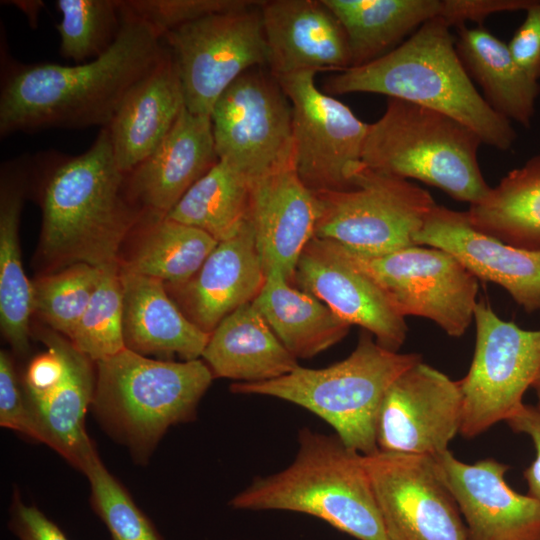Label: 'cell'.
Instances as JSON below:
<instances>
[{
    "label": "cell",
    "instance_id": "83f0119b",
    "mask_svg": "<svg viewBox=\"0 0 540 540\" xmlns=\"http://www.w3.org/2000/svg\"><path fill=\"white\" fill-rule=\"evenodd\" d=\"M457 32L458 55L489 106L510 122L529 127L540 93L539 82L519 65L508 43L484 26L464 24Z\"/></svg>",
    "mask_w": 540,
    "mask_h": 540
},
{
    "label": "cell",
    "instance_id": "f546056e",
    "mask_svg": "<svg viewBox=\"0 0 540 540\" xmlns=\"http://www.w3.org/2000/svg\"><path fill=\"white\" fill-rule=\"evenodd\" d=\"M253 304L296 359H309L340 342L350 325L279 272L266 275Z\"/></svg>",
    "mask_w": 540,
    "mask_h": 540
},
{
    "label": "cell",
    "instance_id": "b9f144b4",
    "mask_svg": "<svg viewBox=\"0 0 540 540\" xmlns=\"http://www.w3.org/2000/svg\"><path fill=\"white\" fill-rule=\"evenodd\" d=\"M506 423L517 433L528 435L535 447L536 456L524 471L528 494L540 502V407L523 404Z\"/></svg>",
    "mask_w": 540,
    "mask_h": 540
},
{
    "label": "cell",
    "instance_id": "603a6c76",
    "mask_svg": "<svg viewBox=\"0 0 540 540\" xmlns=\"http://www.w3.org/2000/svg\"><path fill=\"white\" fill-rule=\"evenodd\" d=\"M39 337L56 347L63 361V372L49 388L24 393L25 398L40 442L79 470L94 447L85 428V416L93 403L96 387L92 360L54 330H41Z\"/></svg>",
    "mask_w": 540,
    "mask_h": 540
},
{
    "label": "cell",
    "instance_id": "d4e9b609",
    "mask_svg": "<svg viewBox=\"0 0 540 540\" xmlns=\"http://www.w3.org/2000/svg\"><path fill=\"white\" fill-rule=\"evenodd\" d=\"M120 275L125 348L143 356L200 359L210 334L186 317L169 296L165 283L121 265Z\"/></svg>",
    "mask_w": 540,
    "mask_h": 540
},
{
    "label": "cell",
    "instance_id": "f1b7e54d",
    "mask_svg": "<svg viewBox=\"0 0 540 540\" xmlns=\"http://www.w3.org/2000/svg\"><path fill=\"white\" fill-rule=\"evenodd\" d=\"M341 23L351 67L370 63L400 45L426 22L444 18L446 0H323Z\"/></svg>",
    "mask_w": 540,
    "mask_h": 540
},
{
    "label": "cell",
    "instance_id": "52a82bcc",
    "mask_svg": "<svg viewBox=\"0 0 540 540\" xmlns=\"http://www.w3.org/2000/svg\"><path fill=\"white\" fill-rule=\"evenodd\" d=\"M482 143L471 128L446 114L389 98L382 116L368 126L362 163L473 205L491 188L478 162Z\"/></svg>",
    "mask_w": 540,
    "mask_h": 540
},
{
    "label": "cell",
    "instance_id": "6da1fadb",
    "mask_svg": "<svg viewBox=\"0 0 540 540\" xmlns=\"http://www.w3.org/2000/svg\"><path fill=\"white\" fill-rule=\"evenodd\" d=\"M122 12L123 25L113 46L85 63L24 64L2 51V138L16 132L109 125L129 90L167 50L152 26Z\"/></svg>",
    "mask_w": 540,
    "mask_h": 540
},
{
    "label": "cell",
    "instance_id": "74e56055",
    "mask_svg": "<svg viewBox=\"0 0 540 540\" xmlns=\"http://www.w3.org/2000/svg\"><path fill=\"white\" fill-rule=\"evenodd\" d=\"M123 10L152 26L163 38L192 21L260 4L252 0H120Z\"/></svg>",
    "mask_w": 540,
    "mask_h": 540
},
{
    "label": "cell",
    "instance_id": "3957f363",
    "mask_svg": "<svg viewBox=\"0 0 540 540\" xmlns=\"http://www.w3.org/2000/svg\"><path fill=\"white\" fill-rule=\"evenodd\" d=\"M324 92L376 93L446 114L471 128L484 144L509 150L516 132L476 89L456 49L450 24L435 18L382 57L340 71Z\"/></svg>",
    "mask_w": 540,
    "mask_h": 540
},
{
    "label": "cell",
    "instance_id": "30bf717a",
    "mask_svg": "<svg viewBox=\"0 0 540 540\" xmlns=\"http://www.w3.org/2000/svg\"><path fill=\"white\" fill-rule=\"evenodd\" d=\"M261 3L192 21L163 36L191 113L210 116L218 98L240 75L267 66Z\"/></svg>",
    "mask_w": 540,
    "mask_h": 540
},
{
    "label": "cell",
    "instance_id": "d590c367",
    "mask_svg": "<svg viewBox=\"0 0 540 540\" xmlns=\"http://www.w3.org/2000/svg\"><path fill=\"white\" fill-rule=\"evenodd\" d=\"M101 267L74 263L32 282L33 309L51 328L71 339L96 288Z\"/></svg>",
    "mask_w": 540,
    "mask_h": 540
},
{
    "label": "cell",
    "instance_id": "4316f807",
    "mask_svg": "<svg viewBox=\"0 0 540 540\" xmlns=\"http://www.w3.org/2000/svg\"><path fill=\"white\" fill-rule=\"evenodd\" d=\"M30 156H18L1 165L0 185V324L13 351L29 350V321L33 309L32 283L21 259L19 224L31 167Z\"/></svg>",
    "mask_w": 540,
    "mask_h": 540
},
{
    "label": "cell",
    "instance_id": "cb8c5ba5",
    "mask_svg": "<svg viewBox=\"0 0 540 540\" xmlns=\"http://www.w3.org/2000/svg\"><path fill=\"white\" fill-rule=\"evenodd\" d=\"M184 108L181 81L167 49L129 90L106 127L114 158L124 174L156 149Z\"/></svg>",
    "mask_w": 540,
    "mask_h": 540
},
{
    "label": "cell",
    "instance_id": "5bb4252c",
    "mask_svg": "<svg viewBox=\"0 0 540 540\" xmlns=\"http://www.w3.org/2000/svg\"><path fill=\"white\" fill-rule=\"evenodd\" d=\"M388 540H469L460 510L431 455H364Z\"/></svg>",
    "mask_w": 540,
    "mask_h": 540
},
{
    "label": "cell",
    "instance_id": "7c38bea8",
    "mask_svg": "<svg viewBox=\"0 0 540 540\" xmlns=\"http://www.w3.org/2000/svg\"><path fill=\"white\" fill-rule=\"evenodd\" d=\"M316 71L276 78L292 109L294 165L313 192L353 188L369 124L344 103L317 88Z\"/></svg>",
    "mask_w": 540,
    "mask_h": 540
},
{
    "label": "cell",
    "instance_id": "484cf974",
    "mask_svg": "<svg viewBox=\"0 0 540 540\" xmlns=\"http://www.w3.org/2000/svg\"><path fill=\"white\" fill-rule=\"evenodd\" d=\"M201 358L214 378L243 383L273 380L299 366L253 302L240 306L216 326Z\"/></svg>",
    "mask_w": 540,
    "mask_h": 540
},
{
    "label": "cell",
    "instance_id": "2e32d148",
    "mask_svg": "<svg viewBox=\"0 0 540 540\" xmlns=\"http://www.w3.org/2000/svg\"><path fill=\"white\" fill-rule=\"evenodd\" d=\"M293 282L350 326L362 327L383 348L399 352L405 342V318L344 246L313 237L299 258Z\"/></svg>",
    "mask_w": 540,
    "mask_h": 540
},
{
    "label": "cell",
    "instance_id": "e0dca14e",
    "mask_svg": "<svg viewBox=\"0 0 540 540\" xmlns=\"http://www.w3.org/2000/svg\"><path fill=\"white\" fill-rule=\"evenodd\" d=\"M433 457L469 540H540V502L507 484L508 465L492 458L468 464L449 450Z\"/></svg>",
    "mask_w": 540,
    "mask_h": 540
},
{
    "label": "cell",
    "instance_id": "8992f818",
    "mask_svg": "<svg viewBox=\"0 0 540 540\" xmlns=\"http://www.w3.org/2000/svg\"><path fill=\"white\" fill-rule=\"evenodd\" d=\"M422 360L417 353H399L380 346L364 331L352 353L325 368L297 366L264 382H236V394L269 396L291 402L327 422L342 442L361 453L378 451L376 422L382 399L392 382Z\"/></svg>",
    "mask_w": 540,
    "mask_h": 540
},
{
    "label": "cell",
    "instance_id": "7bdbcfd3",
    "mask_svg": "<svg viewBox=\"0 0 540 540\" xmlns=\"http://www.w3.org/2000/svg\"><path fill=\"white\" fill-rule=\"evenodd\" d=\"M3 2V1H2ZM4 3H10V5L17 7L27 17L31 27H37V22L41 9L44 7V3L40 0H17V1H4Z\"/></svg>",
    "mask_w": 540,
    "mask_h": 540
},
{
    "label": "cell",
    "instance_id": "ab89813d",
    "mask_svg": "<svg viewBox=\"0 0 540 540\" xmlns=\"http://www.w3.org/2000/svg\"><path fill=\"white\" fill-rule=\"evenodd\" d=\"M8 528L18 540H70L36 506L26 505L17 490L14 491L9 510Z\"/></svg>",
    "mask_w": 540,
    "mask_h": 540
},
{
    "label": "cell",
    "instance_id": "5b68a950",
    "mask_svg": "<svg viewBox=\"0 0 540 540\" xmlns=\"http://www.w3.org/2000/svg\"><path fill=\"white\" fill-rule=\"evenodd\" d=\"M95 363V415L140 464L171 426L195 419L214 378L201 359H152L126 348Z\"/></svg>",
    "mask_w": 540,
    "mask_h": 540
},
{
    "label": "cell",
    "instance_id": "ffe728a7",
    "mask_svg": "<svg viewBox=\"0 0 540 540\" xmlns=\"http://www.w3.org/2000/svg\"><path fill=\"white\" fill-rule=\"evenodd\" d=\"M259 9L267 67L275 78L350 68L345 31L323 0H270Z\"/></svg>",
    "mask_w": 540,
    "mask_h": 540
},
{
    "label": "cell",
    "instance_id": "ee69618b",
    "mask_svg": "<svg viewBox=\"0 0 540 540\" xmlns=\"http://www.w3.org/2000/svg\"><path fill=\"white\" fill-rule=\"evenodd\" d=\"M532 388L535 390V393H536V396H537V399H538L537 405L540 407V372H539L536 380L534 381V383L532 385Z\"/></svg>",
    "mask_w": 540,
    "mask_h": 540
},
{
    "label": "cell",
    "instance_id": "e575fe53",
    "mask_svg": "<svg viewBox=\"0 0 540 540\" xmlns=\"http://www.w3.org/2000/svg\"><path fill=\"white\" fill-rule=\"evenodd\" d=\"M123 291L120 262L101 266L100 276L70 341L92 361L125 349L122 328Z\"/></svg>",
    "mask_w": 540,
    "mask_h": 540
},
{
    "label": "cell",
    "instance_id": "ac0fdd59",
    "mask_svg": "<svg viewBox=\"0 0 540 540\" xmlns=\"http://www.w3.org/2000/svg\"><path fill=\"white\" fill-rule=\"evenodd\" d=\"M414 242L449 253L476 279L504 288L526 312L540 311V252L511 246L479 230L466 211L436 204Z\"/></svg>",
    "mask_w": 540,
    "mask_h": 540
},
{
    "label": "cell",
    "instance_id": "9a60e30c",
    "mask_svg": "<svg viewBox=\"0 0 540 540\" xmlns=\"http://www.w3.org/2000/svg\"><path fill=\"white\" fill-rule=\"evenodd\" d=\"M461 422L458 381L421 360L387 389L377 416V447L383 452L434 456L448 450Z\"/></svg>",
    "mask_w": 540,
    "mask_h": 540
},
{
    "label": "cell",
    "instance_id": "f35d334b",
    "mask_svg": "<svg viewBox=\"0 0 540 540\" xmlns=\"http://www.w3.org/2000/svg\"><path fill=\"white\" fill-rule=\"evenodd\" d=\"M0 425L40 442L13 360L4 350L0 352Z\"/></svg>",
    "mask_w": 540,
    "mask_h": 540
},
{
    "label": "cell",
    "instance_id": "836d02e7",
    "mask_svg": "<svg viewBox=\"0 0 540 540\" xmlns=\"http://www.w3.org/2000/svg\"><path fill=\"white\" fill-rule=\"evenodd\" d=\"M59 53L76 64L105 54L123 25L120 0H57Z\"/></svg>",
    "mask_w": 540,
    "mask_h": 540
},
{
    "label": "cell",
    "instance_id": "1f68e13d",
    "mask_svg": "<svg viewBox=\"0 0 540 540\" xmlns=\"http://www.w3.org/2000/svg\"><path fill=\"white\" fill-rule=\"evenodd\" d=\"M139 227L137 245L120 265L168 286L181 285L193 277L218 243L199 228L146 212Z\"/></svg>",
    "mask_w": 540,
    "mask_h": 540
},
{
    "label": "cell",
    "instance_id": "44dd1931",
    "mask_svg": "<svg viewBox=\"0 0 540 540\" xmlns=\"http://www.w3.org/2000/svg\"><path fill=\"white\" fill-rule=\"evenodd\" d=\"M218 160L211 117L185 107L156 149L125 174L128 195L144 212L166 217Z\"/></svg>",
    "mask_w": 540,
    "mask_h": 540
},
{
    "label": "cell",
    "instance_id": "4fadbf2b",
    "mask_svg": "<svg viewBox=\"0 0 540 540\" xmlns=\"http://www.w3.org/2000/svg\"><path fill=\"white\" fill-rule=\"evenodd\" d=\"M210 117L218 159L252 181L293 158L290 102L276 78L260 67L240 75Z\"/></svg>",
    "mask_w": 540,
    "mask_h": 540
},
{
    "label": "cell",
    "instance_id": "d6a6232c",
    "mask_svg": "<svg viewBox=\"0 0 540 540\" xmlns=\"http://www.w3.org/2000/svg\"><path fill=\"white\" fill-rule=\"evenodd\" d=\"M251 184L227 161L218 160L166 217L199 228L219 242L234 235L247 220Z\"/></svg>",
    "mask_w": 540,
    "mask_h": 540
},
{
    "label": "cell",
    "instance_id": "7a4b0ae2",
    "mask_svg": "<svg viewBox=\"0 0 540 540\" xmlns=\"http://www.w3.org/2000/svg\"><path fill=\"white\" fill-rule=\"evenodd\" d=\"M32 164L40 172L44 258L60 267L119 262V249L144 211L128 195L108 130L101 128L81 154L50 150L35 155Z\"/></svg>",
    "mask_w": 540,
    "mask_h": 540
},
{
    "label": "cell",
    "instance_id": "9c48e42d",
    "mask_svg": "<svg viewBox=\"0 0 540 540\" xmlns=\"http://www.w3.org/2000/svg\"><path fill=\"white\" fill-rule=\"evenodd\" d=\"M476 342L470 368L458 381L462 396L460 434L472 439L524 404L540 372V329L525 330L501 319L488 302L474 311Z\"/></svg>",
    "mask_w": 540,
    "mask_h": 540
},
{
    "label": "cell",
    "instance_id": "7402d4cb",
    "mask_svg": "<svg viewBox=\"0 0 540 540\" xmlns=\"http://www.w3.org/2000/svg\"><path fill=\"white\" fill-rule=\"evenodd\" d=\"M266 280L247 218L241 228L221 240L187 282L168 286L186 317L204 332L240 306L253 302Z\"/></svg>",
    "mask_w": 540,
    "mask_h": 540
},
{
    "label": "cell",
    "instance_id": "8d00e7d4",
    "mask_svg": "<svg viewBox=\"0 0 540 540\" xmlns=\"http://www.w3.org/2000/svg\"><path fill=\"white\" fill-rule=\"evenodd\" d=\"M79 470L89 481L91 506L112 540H163L126 488L105 467L95 447Z\"/></svg>",
    "mask_w": 540,
    "mask_h": 540
},
{
    "label": "cell",
    "instance_id": "60d3db41",
    "mask_svg": "<svg viewBox=\"0 0 540 540\" xmlns=\"http://www.w3.org/2000/svg\"><path fill=\"white\" fill-rule=\"evenodd\" d=\"M522 24L517 28L508 46L519 65L534 80H540V1L535 0L525 10Z\"/></svg>",
    "mask_w": 540,
    "mask_h": 540
},
{
    "label": "cell",
    "instance_id": "4dcf8cb0",
    "mask_svg": "<svg viewBox=\"0 0 540 540\" xmlns=\"http://www.w3.org/2000/svg\"><path fill=\"white\" fill-rule=\"evenodd\" d=\"M466 213L479 230L511 246L540 252V155L511 170Z\"/></svg>",
    "mask_w": 540,
    "mask_h": 540
},
{
    "label": "cell",
    "instance_id": "277c9868",
    "mask_svg": "<svg viewBox=\"0 0 540 540\" xmlns=\"http://www.w3.org/2000/svg\"><path fill=\"white\" fill-rule=\"evenodd\" d=\"M229 503L239 510L304 513L357 540H388L364 455L336 434L301 429L292 463L254 479Z\"/></svg>",
    "mask_w": 540,
    "mask_h": 540
},
{
    "label": "cell",
    "instance_id": "d6986e66",
    "mask_svg": "<svg viewBox=\"0 0 540 540\" xmlns=\"http://www.w3.org/2000/svg\"><path fill=\"white\" fill-rule=\"evenodd\" d=\"M248 219L265 274L279 272L292 284L318 219L316 196L298 176L294 154L252 181Z\"/></svg>",
    "mask_w": 540,
    "mask_h": 540
},
{
    "label": "cell",
    "instance_id": "ba28073f",
    "mask_svg": "<svg viewBox=\"0 0 540 540\" xmlns=\"http://www.w3.org/2000/svg\"><path fill=\"white\" fill-rule=\"evenodd\" d=\"M352 182L348 190L314 192L318 203L314 237L367 256L416 245L414 237L436 205L427 190L363 163Z\"/></svg>",
    "mask_w": 540,
    "mask_h": 540
},
{
    "label": "cell",
    "instance_id": "8fae6325",
    "mask_svg": "<svg viewBox=\"0 0 540 540\" xmlns=\"http://www.w3.org/2000/svg\"><path fill=\"white\" fill-rule=\"evenodd\" d=\"M347 250L404 318L429 319L451 337L463 336L474 320L478 279L449 253L421 245L379 256Z\"/></svg>",
    "mask_w": 540,
    "mask_h": 540
}]
</instances>
